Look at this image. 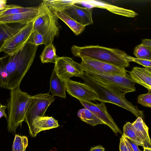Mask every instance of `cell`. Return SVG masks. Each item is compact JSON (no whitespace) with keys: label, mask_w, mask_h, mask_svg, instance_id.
<instances>
[{"label":"cell","mask_w":151,"mask_h":151,"mask_svg":"<svg viewBox=\"0 0 151 151\" xmlns=\"http://www.w3.org/2000/svg\"><path fill=\"white\" fill-rule=\"evenodd\" d=\"M119 149L120 151H133L123 134L120 139Z\"/></svg>","instance_id":"1f68e13d"},{"label":"cell","mask_w":151,"mask_h":151,"mask_svg":"<svg viewBox=\"0 0 151 151\" xmlns=\"http://www.w3.org/2000/svg\"><path fill=\"white\" fill-rule=\"evenodd\" d=\"M127 60L134 62L142 65L145 68H151V60H148L134 58L127 55L126 57Z\"/></svg>","instance_id":"4dcf8cb0"},{"label":"cell","mask_w":151,"mask_h":151,"mask_svg":"<svg viewBox=\"0 0 151 151\" xmlns=\"http://www.w3.org/2000/svg\"><path fill=\"white\" fill-rule=\"evenodd\" d=\"M132 124L138 136L142 143L143 148H151L149 128L142 119L139 117Z\"/></svg>","instance_id":"ac0fdd59"},{"label":"cell","mask_w":151,"mask_h":151,"mask_svg":"<svg viewBox=\"0 0 151 151\" xmlns=\"http://www.w3.org/2000/svg\"><path fill=\"white\" fill-rule=\"evenodd\" d=\"M123 134L134 142L137 145L143 146L142 143L139 138L132 123L127 122L123 127Z\"/></svg>","instance_id":"d4e9b609"},{"label":"cell","mask_w":151,"mask_h":151,"mask_svg":"<svg viewBox=\"0 0 151 151\" xmlns=\"http://www.w3.org/2000/svg\"><path fill=\"white\" fill-rule=\"evenodd\" d=\"M86 73L88 76L101 81L119 94H125L135 91V83L127 74L125 76H122L96 72Z\"/></svg>","instance_id":"8992f818"},{"label":"cell","mask_w":151,"mask_h":151,"mask_svg":"<svg viewBox=\"0 0 151 151\" xmlns=\"http://www.w3.org/2000/svg\"><path fill=\"white\" fill-rule=\"evenodd\" d=\"M34 22L24 25L19 31L7 40L0 49L9 56L14 54L27 43L33 31Z\"/></svg>","instance_id":"ba28073f"},{"label":"cell","mask_w":151,"mask_h":151,"mask_svg":"<svg viewBox=\"0 0 151 151\" xmlns=\"http://www.w3.org/2000/svg\"><path fill=\"white\" fill-rule=\"evenodd\" d=\"M38 9V7H24L15 5L12 8H9L0 15V17L13 14L36 10Z\"/></svg>","instance_id":"83f0119b"},{"label":"cell","mask_w":151,"mask_h":151,"mask_svg":"<svg viewBox=\"0 0 151 151\" xmlns=\"http://www.w3.org/2000/svg\"><path fill=\"white\" fill-rule=\"evenodd\" d=\"M92 11V8L83 7L73 4L67 6L61 12L86 26L93 24Z\"/></svg>","instance_id":"4fadbf2b"},{"label":"cell","mask_w":151,"mask_h":151,"mask_svg":"<svg viewBox=\"0 0 151 151\" xmlns=\"http://www.w3.org/2000/svg\"><path fill=\"white\" fill-rule=\"evenodd\" d=\"M128 73L134 82L151 91V68L134 67Z\"/></svg>","instance_id":"2e32d148"},{"label":"cell","mask_w":151,"mask_h":151,"mask_svg":"<svg viewBox=\"0 0 151 151\" xmlns=\"http://www.w3.org/2000/svg\"><path fill=\"white\" fill-rule=\"evenodd\" d=\"M38 8V15L34 22L33 30L42 35L45 46L53 44L54 38L59 34L58 18L44 1L40 3Z\"/></svg>","instance_id":"5b68a950"},{"label":"cell","mask_w":151,"mask_h":151,"mask_svg":"<svg viewBox=\"0 0 151 151\" xmlns=\"http://www.w3.org/2000/svg\"><path fill=\"white\" fill-rule=\"evenodd\" d=\"M141 44L145 46L151 47V40L147 39H143L142 40Z\"/></svg>","instance_id":"e575fe53"},{"label":"cell","mask_w":151,"mask_h":151,"mask_svg":"<svg viewBox=\"0 0 151 151\" xmlns=\"http://www.w3.org/2000/svg\"><path fill=\"white\" fill-rule=\"evenodd\" d=\"M72 53L80 58L86 57L107 63L119 68L125 69L129 66L126 59V53L117 49L96 46L79 47L73 45Z\"/></svg>","instance_id":"7a4b0ae2"},{"label":"cell","mask_w":151,"mask_h":151,"mask_svg":"<svg viewBox=\"0 0 151 151\" xmlns=\"http://www.w3.org/2000/svg\"><path fill=\"white\" fill-rule=\"evenodd\" d=\"M7 1L5 0H0V9L5 8L8 5L6 4Z\"/></svg>","instance_id":"74e56055"},{"label":"cell","mask_w":151,"mask_h":151,"mask_svg":"<svg viewBox=\"0 0 151 151\" xmlns=\"http://www.w3.org/2000/svg\"><path fill=\"white\" fill-rule=\"evenodd\" d=\"M40 57L42 63H55L58 57L53 45L51 44L45 46Z\"/></svg>","instance_id":"cb8c5ba5"},{"label":"cell","mask_w":151,"mask_h":151,"mask_svg":"<svg viewBox=\"0 0 151 151\" xmlns=\"http://www.w3.org/2000/svg\"><path fill=\"white\" fill-rule=\"evenodd\" d=\"M59 126L58 121L52 117H37L33 121L29 128L30 136L35 137L39 132L56 128Z\"/></svg>","instance_id":"9a60e30c"},{"label":"cell","mask_w":151,"mask_h":151,"mask_svg":"<svg viewBox=\"0 0 151 151\" xmlns=\"http://www.w3.org/2000/svg\"><path fill=\"white\" fill-rule=\"evenodd\" d=\"M28 145L27 137L18 134L15 135L12 146V151H25Z\"/></svg>","instance_id":"484cf974"},{"label":"cell","mask_w":151,"mask_h":151,"mask_svg":"<svg viewBox=\"0 0 151 151\" xmlns=\"http://www.w3.org/2000/svg\"><path fill=\"white\" fill-rule=\"evenodd\" d=\"M79 0H45L43 1L47 5L49 9L53 12L62 11L69 5L77 4Z\"/></svg>","instance_id":"603a6c76"},{"label":"cell","mask_w":151,"mask_h":151,"mask_svg":"<svg viewBox=\"0 0 151 151\" xmlns=\"http://www.w3.org/2000/svg\"><path fill=\"white\" fill-rule=\"evenodd\" d=\"M65 81L66 90L68 93L79 101H91L97 100V94L85 83L70 79Z\"/></svg>","instance_id":"7c38bea8"},{"label":"cell","mask_w":151,"mask_h":151,"mask_svg":"<svg viewBox=\"0 0 151 151\" xmlns=\"http://www.w3.org/2000/svg\"><path fill=\"white\" fill-rule=\"evenodd\" d=\"M151 91L145 94L139 95L137 98V102L147 107H151Z\"/></svg>","instance_id":"f546056e"},{"label":"cell","mask_w":151,"mask_h":151,"mask_svg":"<svg viewBox=\"0 0 151 151\" xmlns=\"http://www.w3.org/2000/svg\"><path fill=\"white\" fill-rule=\"evenodd\" d=\"M124 136L125 139L127 141L133 151H140L138 147V145L133 141L126 137L124 135Z\"/></svg>","instance_id":"d6a6232c"},{"label":"cell","mask_w":151,"mask_h":151,"mask_svg":"<svg viewBox=\"0 0 151 151\" xmlns=\"http://www.w3.org/2000/svg\"><path fill=\"white\" fill-rule=\"evenodd\" d=\"M55 64L54 70L59 77L64 81L73 76L79 77L84 72L80 64L70 58L58 57Z\"/></svg>","instance_id":"9c48e42d"},{"label":"cell","mask_w":151,"mask_h":151,"mask_svg":"<svg viewBox=\"0 0 151 151\" xmlns=\"http://www.w3.org/2000/svg\"><path fill=\"white\" fill-rule=\"evenodd\" d=\"M85 108L91 111L109 127L115 134H122V132L108 112L104 103L95 104L91 101H79Z\"/></svg>","instance_id":"8fae6325"},{"label":"cell","mask_w":151,"mask_h":151,"mask_svg":"<svg viewBox=\"0 0 151 151\" xmlns=\"http://www.w3.org/2000/svg\"><path fill=\"white\" fill-rule=\"evenodd\" d=\"M88 86L97 94V100L103 103H109L117 105L132 113L137 118H144V111L139 110L125 98V94H119L99 81L89 76L84 72L80 76Z\"/></svg>","instance_id":"3957f363"},{"label":"cell","mask_w":151,"mask_h":151,"mask_svg":"<svg viewBox=\"0 0 151 151\" xmlns=\"http://www.w3.org/2000/svg\"><path fill=\"white\" fill-rule=\"evenodd\" d=\"M54 100V96L48 93L31 96L30 104L24 120L29 128L36 118L44 116L47 108Z\"/></svg>","instance_id":"52a82bcc"},{"label":"cell","mask_w":151,"mask_h":151,"mask_svg":"<svg viewBox=\"0 0 151 151\" xmlns=\"http://www.w3.org/2000/svg\"><path fill=\"white\" fill-rule=\"evenodd\" d=\"M143 151H151V148H144Z\"/></svg>","instance_id":"f35d334b"},{"label":"cell","mask_w":151,"mask_h":151,"mask_svg":"<svg viewBox=\"0 0 151 151\" xmlns=\"http://www.w3.org/2000/svg\"><path fill=\"white\" fill-rule=\"evenodd\" d=\"M38 46L27 42L7 61L0 60V85L11 90L18 87L34 60Z\"/></svg>","instance_id":"6da1fadb"},{"label":"cell","mask_w":151,"mask_h":151,"mask_svg":"<svg viewBox=\"0 0 151 151\" xmlns=\"http://www.w3.org/2000/svg\"><path fill=\"white\" fill-rule=\"evenodd\" d=\"M14 5H15L13 4L9 5L7 7L5 8L0 9V15L8 9L12 8L14 6Z\"/></svg>","instance_id":"8d00e7d4"},{"label":"cell","mask_w":151,"mask_h":151,"mask_svg":"<svg viewBox=\"0 0 151 151\" xmlns=\"http://www.w3.org/2000/svg\"><path fill=\"white\" fill-rule=\"evenodd\" d=\"M77 115L82 121L93 126L98 124H105L96 115L86 108L79 109Z\"/></svg>","instance_id":"7402d4cb"},{"label":"cell","mask_w":151,"mask_h":151,"mask_svg":"<svg viewBox=\"0 0 151 151\" xmlns=\"http://www.w3.org/2000/svg\"><path fill=\"white\" fill-rule=\"evenodd\" d=\"M7 108V106H6L0 104V119L4 116L7 119V116L5 112V110Z\"/></svg>","instance_id":"836d02e7"},{"label":"cell","mask_w":151,"mask_h":151,"mask_svg":"<svg viewBox=\"0 0 151 151\" xmlns=\"http://www.w3.org/2000/svg\"><path fill=\"white\" fill-rule=\"evenodd\" d=\"M38 9L36 10L13 14L0 17V24L17 23L26 25L33 22L37 17Z\"/></svg>","instance_id":"e0dca14e"},{"label":"cell","mask_w":151,"mask_h":151,"mask_svg":"<svg viewBox=\"0 0 151 151\" xmlns=\"http://www.w3.org/2000/svg\"><path fill=\"white\" fill-rule=\"evenodd\" d=\"M81 58L82 62L80 65L83 71L86 73L96 72L122 76H125L127 74L125 69L87 57Z\"/></svg>","instance_id":"30bf717a"},{"label":"cell","mask_w":151,"mask_h":151,"mask_svg":"<svg viewBox=\"0 0 151 151\" xmlns=\"http://www.w3.org/2000/svg\"><path fill=\"white\" fill-rule=\"evenodd\" d=\"M50 90L52 95L64 98L66 97L65 81L61 78L53 70L50 81Z\"/></svg>","instance_id":"d6986e66"},{"label":"cell","mask_w":151,"mask_h":151,"mask_svg":"<svg viewBox=\"0 0 151 151\" xmlns=\"http://www.w3.org/2000/svg\"><path fill=\"white\" fill-rule=\"evenodd\" d=\"M77 4H82L86 7L99 8L106 9L116 14L129 17H134L138 14L134 11L119 7L102 1L94 0H79Z\"/></svg>","instance_id":"5bb4252c"},{"label":"cell","mask_w":151,"mask_h":151,"mask_svg":"<svg viewBox=\"0 0 151 151\" xmlns=\"http://www.w3.org/2000/svg\"><path fill=\"white\" fill-rule=\"evenodd\" d=\"M27 42L38 46L39 45L44 44L43 37L41 34L37 31L33 30Z\"/></svg>","instance_id":"f1b7e54d"},{"label":"cell","mask_w":151,"mask_h":151,"mask_svg":"<svg viewBox=\"0 0 151 151\" xmlns=\"http://www.w3.org/2000/svg\"><path fill=\"white\" fill-rule=\"evenodd\" d=\"M134 54L137 58L151 60V47L138 45L135 47Z\"/></svg>","instance_id":"4316f807"},{"label":"cell","mask_w":151,"mask_h":151,"mask_svg":"<svg viewBox=\"0 0 151 151\" xmlns=\"http://www.w3.org/2000/svg\"><path fill=\"white\" fill-rule=\"evenodd\" d=\"M89 151H105V150L103 147L98 146L91 148Z\"/></svg>","instance_id":"d590c367"},{"label":"cell","mask_w":151,"mask_h":151,"mask_svg":"<svg viewBox=\"0 0 151 151\" xmlns=\"http://www.w3.org/2000/svg\"><path fill=\"white\" fill-rule=\"evenodd\" d=\"M57 17L60 19L71 29L76 35H78L84 30L85 26H83L61 11L54 12Z\"/></svg>","instance_id":"44dd1931"},{"label":"cell","mask_w":151,"mask_h":151,"mask_svg":"<svg viewBox=\"0 0 151 151\" xmlns=\"http://www.w3.org/2000/svg\"><path fill=\"white\" fill-rule=\"evenodd\" d=\"M31 96L22 91L19 86L10 90L8 102L7 128L9 132L15 133L17 128L21 126L29 105Z\"/></svg>","instance_id":"277c9868"},{"label":"cell","mask_w":151,"mask_h":151,"mask_svg":"<svg viewBox=\"0 0 151 151\" xmlns=\"http://www.w3.org/2000/svg\"><path fill=\"white\" fill-rule=\"evenodd\" d=\"M0 24V49L4 43L25 25Z\"/></svg>","instance_id":"ffe728a7"}]
</instances>
